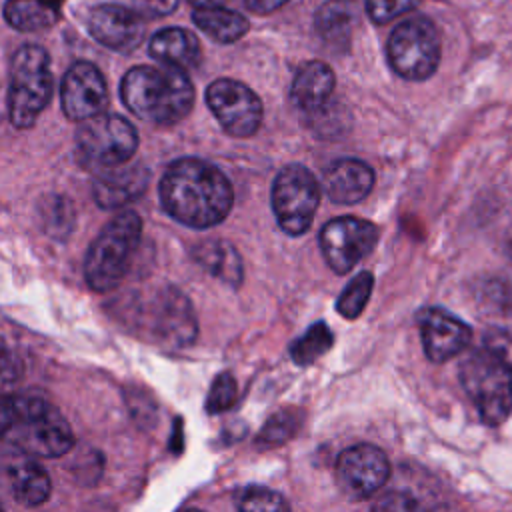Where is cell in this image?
Masks as SVG:
<instances>
[{
  "instance_id": "cell-18",
  "label": "cell",
  "mask_w": 512,
  "mask_h": 512,
  "mask_svg": "<svg viewBox=\"0 0 512 512\" xmlns=\"http://www.w3.org/2000/svg\"><path fill=\"white\" fill-rule=\"evenodd\" d=\"M322 184L332 202L356 204L370 194L374 184V172L362 160L342 158L326 168Z\"/></svg>"
},
{
  "instance_id": "cell-6",
  "label": "cell",
  "mask_w": 512,
  "mask_h": 512,
  "mask_svg": "<svg viewBox=\"0 0 512 512\" xmlns=\"http://www.w3.org/2000/svg\"><path fill=\"white\" fill-rule=\"evenodd\" d=\"M460 382L486 424L498 426L512 412V372L484 348L460 364Z\"/></svg>"
},
{
  "instance_id": "cell-34",
  "label": "cell",
  "mask_w": 512,
  "mask_h": 512,
  "mask_svg": "<svg viewBox=\"0 0 512 512\" xmlns=\"http://www.w3.org/2000/svg\"><path fill=\"white\" fill-rule=\"evenodd\" d=\"M370 512H428L420 500L408 492L392 490L374 500Z\"/></svg>"
},
{
  "instance_id": "cell-30",
  "label": "cell",
  "mask_w": 512,
  "mask_h": 512,
  "mask_svg": "<svg viewBox=\"0 0 512 512\" xmlns=\"http://www.w3.org/2000/svg\"><path fill=\"white\" fill-rule=\"evenodd\" d=\"M298 422H300V418L294 416L290 410L276 412L264 424L258 442H262V444H282V442H286L296 432Z\"/></svg>"
},
{
  "instance_id": "cell-17",
  "label": "cell",
  "mask_w": 512,
  "mask_h": 512,
  "mask_svg": "<svg viewBox=\"0 0 512 512\" xmlns=\"http://www.w3.org/2000/svg\"><path fill=\"white\" fill-rule=\"evenodd\" d=\"M150 172L142 164L130 168H106L92 184L94 200L104 210H116L136 200L148 186Z\"/></svg>"
},
{
  "instance_id": "cell-10",
  "label": "cell",
  "mask_w": 512,
  "mask_h": 512,
  "mask_svg": "<svg viewBox=\"0 0 512 512\" xmlns=\"http://www.w3.org/2000/svg\"><path fill=\"white\" fill-rule=\"evenodd\" d=\"M206 102L220 126L236 138L252 136L262 122L260 98L242 82L218 78L206 90Z\"/></svg>"
},
{
  "instance_id": "cell-3",
  "label": "cell",
  "mask_w": 512,
  "mask_h": 512,
  "mask_svg": "<svg viewBox=\"0 0 512 512\" xmlns=\"http://www.w3.org/2000/svg\"><path fill=\"white\" fill-rule=\"evenodd\" d=\"M2 434L30 456L58 458L74 446V434L62 412L34 394L4 398Z\"/></svg>"
},
{
  "instance_id": "cell-26",
  "label": "cell",
  "mask_w": 512,
  "mask_h": 512,
  "mask_svg": "<svg viewBox=\"0 0 512 512\" xmlns=\"http://www.w3.org/2000/svg\"><path fill=\"white\" fill-rule=\"evenodd\" d=\"M334 344V336L324 322L312 324L292 346L290 356L298 366H308L326 354Z\"/></svg>"
},
{
  "instance_id": "cell-7",
  "label": "cell",
  "mask_w": 512,
  "mask_h": 512,
  "mask_svg": "<svg viewBox=\"0 0 512 512\" xmlns=\"http://www.w3.org/2000/svg\"><path fill=\"white\" fill-rule=\"evenodd\" d=\"M390 68L404 80L430 78L440 62V34L426 16L400 22L386 44Z\"/></svg>"
},
{
  "instance_id": "cell-27",
  "label": "cell",
  "mask_w": 512,
  "mask_h": 512,
  "mask_svg": "<svg viewBox=\"0 0 512 512\" xmlns=\"http://www.w3.org/2000/svg\"><path fill=\"white\" fill-rule=\"evenodd\" d=\"M372 286H374V278L370 272H360L356 274L348 286L342 290L338 302H336V310L340 316L354 320L362 314V310L366 308L370 294H372Z\"/></svg>"
},
{
  "instance_id": "cell-28",
  "label": "cell",
  "mask_w": 512,
  "mask_h": 512,
  "mask_svg": "<svg viewBox=\"0 0 512 512\" xmlns=\"http://www.w3.org/2000/svg\"><path fill=\"white\" fill-rule=\"evenodd\" d=\"M238 512H288L284 496L264 486H248L236 498Z\"/></svg>"
},
{
  "instance_id": "cell-11",
  "label": "cell",
  "mask_w": 512,
  "mask_h": 512,
  "mask_svg": "<svg viewBox=\"0 0 512 512\" xmlns=\"http://www.w3.org/2000/svg\"><path fill=\"white\" fill-rule=\"evenodd\" d=\"M318 240L328 266L336 274H346L374 248L378 228L362 218L340 216L324 224Z\"/></svg>"
},
{
  "instance_id": "cell-25",
  "label": "cell",
  "mask_w": 512,
  "mask_h": 512,
  "mask_svg": "<svg viewBox=\"0 0 512 512\" xmlns=\"http://www.w3.org/2000/svg\"><path fill=\"white\" fill-rule=\"evenodd\" d=\"M4 20L20 32H38L58 20V8L50 0H8Z\"/></svg>"
},
{
  "instance_id": "cell-35",
  "label": "cell",
  "mask_w": 512,
  "mask_h": 512,
  "mask_svg": "<svg viewBox=\"0 0 512 512\" xmlns=\"http://www.w3.org/2000/svg\"><path fill=\"white\" fill-rule=\"evenodd\" d=\"M138 2H140V14H146L152 18L166 16L178 6V0H138Z\"/></svg>"
},
{
  "instance_id": "cell-24",
  "label": "cell",
  "mask_w": 512,
  "mask_h": 512,
  "mask_svg": "<svg viewBox=\"0 0 512 512\" xmlns=\"http://www.w3.org/2000/svg\"><path fill=\"white\" fill-rule=\"evenodd\" d=\"M192 20L204 34H208L212 40L220 44H232L240 40L250 28L248 20L240 12L222 6L194 10Z\"/></svg>"
},
{
  "instance_id": "cell-31",
  "label": "cell",
  "mask_w": 512,
  "mask_h": 512,
  "mask_svg": "<svg viewBox=\"0 0 512 512\" xmlns=\"http://www.w3.org/2000/svg\"><path fill=\"white\" fill-rule=\"evenodd\" d=\"M484 350L512 372V326H494L486 330Z\"/></svg>"
},
{
  "instance_id": "cell-36",
  "label": "cell",
  "mask_w": 512,
  "mask_h": 512,
  "mask_svg": "<svg viewBox=\"0 0 512 512\" xmlns=\"http://www.w3.org/2000/svg\"><path fill=\"white\" fill-rule=\"evenodd\" d=\"M286 2L288 0H244L246 8L256 14H270V12L278 10L280 6H284Z\"/></svg>"
},
{
  "instance_id": "cell-4",
  "label": "cell",
  "mask_w": 512,
  "mask_h": 512,
  "mask_svg": "<svg viewBox=\"0 0 512 512\" xmlns=\"http://www.w3.org/2000/svg\"><path fill=\"white\" fill-rule=\"evenodd\" d=\"M142 220L134 210L114 216L90 244L84 258V278L94 292L114 290L128 272L138 248Z\"/></svg>"
},
{
  "instance_id": "cell-12",
  "label": "cell",
  "mask_w": 512,
  "mask_h": 512,
  "mask_svg": "<svg viewBox=\"0 0 512 512\" xmlns=\"http://www.w3.org/2000/svg\"><path fill=\"white\" fill-rule=\"evenodd\" d=\"M334 474L338 488L348 498L366 500L386 484L390 462L378 446L356 444L340 452Z\"/></svg>"
},
{
  "instance_id": "cell-2",
  "label": "cell",
  "mask_w": 512,
  "mask_h": 512,
  "mask_svg": "<svg viewBox=\"0 0 512 512\" xmlns=\"http://www.w3.org/2000/svg\"><path fill=\"white\" fill-rule=\"evenodd\" d=\"M124 106L138 118L170 126L188 116L194 102V88L184 70L134 66L120 84Z\"/></svg>"
},
{
  "instance_id": "cell-37",
  "label": "cell",
  "mask_w": 512,
  "mask_h": 512,
  "mask_svg": "<svg viewBox=\"0 0 512 512\" xmlns=\"http://www.w3.org/2000/svg\"><path fill=\"white\" fill-rule=\"evenodd\" d=\"M196 10H204V8H218L224 4V0H188Z\"/></svg>"
},
{
  "instance_id": "cell-22",
  "label": "cell",
  "mask_w": 512,
  "mask_h": 512,
  "mask_svg": "<svg viewBox=\"0 0 512 512\" xmlns=\"http://www.w3.org/2000/svg\"><path fill=\"white\" fill-rule=\"evenodd\" d=\"M14 500L24 506H40L48 500L52 484L48 472L32 458L14 462L8 470Z\"/></svg>"
},
{
  "instance_id": "cell-8",
  "label": "cell",
  "mask_w": 512,
  "mask_h": 512,
  "mask_svg": "<svg viewBox=\"0 0 512 512\" xmlns=\"http://www.w3.org/2000/svg\"><path fill=\"white\" fill-rule=\"evenodd\" d=\"M76 148L82 162L96 168H116L126 164L138 148V132L120 114H98L80 124Z\"/></svg>"
},
{
  "instance_id": "cell-13",
  "label": "cell",
  "mask_w": 512,
  "mask_h": 512,
  "mask_svg": "<svg viewBox=\"0 0 512 512\" xmlns=\"http://www.w3.org/2000/svg\"><path fill=\"white\" fill-rule=\"evenodd\" d=\"M62 112L68 120L86 122L108 104V88L102 72L86 60L74 62L62 78Z\"/></svg>"
},
{
  "instance_id": "cell-29",
  "label": "cell",
  "mask_w": 512,
  "mask_h": 512,
  "mask_svg": "<svg viewBox=\"0 0 512 512\" xmlns=\"http://www.w3.org/2000/svg\"><path fill=\"white\" fill-rule=\"evenodd\" d=\"M236 396H238V386H236V380L232 374H220L214 378L212 386H210V392L206 396V410L210 414H220V412H226L228 408L234 406L236 402Z\"/></svg>"
},
{
  "instance_id": "cell-5",
  "label": "cell",
  "mask_w": 512,
  "mask_h": 512,
  "mask_svg": "<svg viewBox=\"0 0 512 512\" xmlns=\"http://www.w3.org/2000/svg\"><path fill=\"white\" fill-rule=\"evenodd\" d=\"M52 92L50 56L42 46L24 44L12 56L8 84V118L14 128H30L46 108Z\"/></svg>"
},
{
  "instance_id": "cell-1",
  "label": "cell",
  "mask_w": 512,
  "mask_h": 512,
  "mask_svg": "<svg viewBox=\"0 0 512 512\" xmlns=\"http://www.w3.org/2000/svg\"><path fill=\"white\" fill-rule=\"evenodd\" d=\"M162 208L190 228L220 224L234 202L230 180L214 164L198 158H180L168 166L160 180Z\"/></svg>"
},
{
  "instance_id": "cell-23",
  "label": "cell",
  "mask_w": 512,
  "mask_h": 512,
  "mask_svg": "<svg viewBox=\"0 0 512 512\" xmlns=\"http://www.w3.org/2000/svg\"><path fill=\"white\" fill-rule=\"evenodd\" d=\"M354 22H356L354 0H328L318 8L314 18L318 36L334 48L348 44Z\"/></svg>"
},
{
  "instance_id": "cell-9",
  "label": "cell",
  "mask_w": 512,
  "mask_h": 512,
  "mask_svg": "<svg viewBox=\"0 0 512 512\" xmlns=\"http://www.w3.org/2000/svg\"><path fill=\"white\" fill-rule=\"evenodd\" d=\"M270 196L278 226L286 234L300 236L312 226L320 204V184L306 166H284L274 178Z\"/></svg>"
},
{
  "instance_id": "cell-19",
  "label": "cell",
  "mask_w": 512,
  "mask_h": 512,
  "mask_svg": "<svg viewBox=\"0 0 512 512\" xmlns=\"http://www.w3.org/2000/svg\"><path fill=\"white\" fill-rule=\"evenodd\" d=\"M334 72L332 68L322 60H310L302 64L294 76L292 82V102L308 112L314 114L322 110L334 92Z\"/></svg>"
},
{
  "instance_id": "cell-14",
  "label": "cell",
  "mask_w": 512,
  "mask_h": 512,
  "mask_svg": "<svg viewBox=\"0 0 512 512\" xmlns=\"http://www.w3.org/2000/svg\"><path fill=\"white\" fill-rule=\"evenodd\" d=\"M88 32L106 48L134 50L144 38V22L138 10L120 4H102L88 14Z\"/></svg>"
},
{
  "instance_id": "cell-32",
  "label": "cell",
  "mask_w": 512,
  "mask_h": 512,
  "mask_svg": "<svg viewBox=\"0 0 512 512\" xmlns=\"http://www.w3.org/2000/svg\"><path fill=\"white\" fill-rule=\"evenodd\" d=\"M42 218L46 222V230L50 234L60 232V236L68 234L72 228V222H74V214H72L70 202L66 198H52L50 202H46Z\"/></svg>"
},
{
  "instance_id": "cell-33",
  "label": "cell",
  "mask_w": 512,
  "mask_h": 512,
  "mask_svg": "<svg viewBox=\"0 0 512 512\" xmlns=\"http://www.w3.org/2000/svg\"><path fill=\"white\" fill-rule=\"evenodd\" d=\"M422 0H366V12L372 22L388 24L400 14H406Z\"/></svg>"
},
{
  "instance_id": "cell-20",
  "label": "cell",
  "mask_w": 512,
  "mask_h": 512,
  "mask_svg": "<svg viewBox=\"0 0 512 512\" xmlns=\"http://www.w3.org/2000/svg\"><path fill=\"white\" fill-rule=\"evenodd\" d=\"M148 52L164 66L188 70L198 66L202 50L198 38L186 28H164L148 44Z\"/></svg>"
},
{
  "instance_id": "cell-21",
  "label": "cell",
  "mask_w": 512,
  "mask_h": 512,
  "mask_svg": "<svg viewBox=\"0 0 512 512\" xmlns=\"http://www.w3.org/2000/svg\"><path fill=\"white\" fill-rule=\"evenodd\" d=\"M192 258L208 270L212 276L218 280L230 284V286H240L242 282V258L236 252V248L218 238H208L192 246Z\"/></svg>"
},
{
  "instance_id": "cell-38",
  "label": "cell",
  "mask_w": 512,
  "mask_h": 512,
  "mask_svg": "<svg viewBox=\"0 0 512 512\" xmlns=\"http://www.w3.org/2000/svg\"><path fill=\"white\" fill-rule=\"evenodd\" d=\"M182 512H204V510H198V508H188V510H182Z\"/></svg>"
},
{
  "instance_id": "cell-15",
  "label": "cell",
  "mask_w": 512,
  "mask_h": 512,
  "mask_svg": "<svg viewBox=\"0 0 512 512\" xmlns=\"http://www.w3.org/2000/svg\"><path fill=\"white\" fill-rule=\"evenodd\" d=\"M422 346L432 362H446L460 354L472 338V330L454 314L442 308H426L418 314Z\"/></svg>"
},
{
  "instance_id": "cell-16",
  "label": "cell",
  "mask_w": 512,
  "mask_h": 512,
  "mask_svg": "<svg viewBox=\"0 0 512 512\" xmlns=\"http://www.w3.org/2000/svg\"><path fill=\"white\" fill-rule=\"evenodd\" d=\"M152 326L162 340L174 346L192 342L196 336V318L188 298L176 288L162 290L152 306Z\"/></svg>"
}]
</instances>
